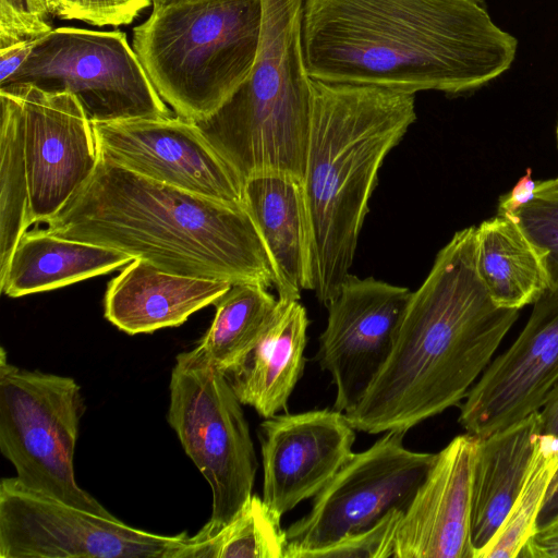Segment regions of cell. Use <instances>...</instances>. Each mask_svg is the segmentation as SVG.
<instances>
[{"mask_svg":"<svg viewBox=\"0 0 558 558\" xmlns=\"http://www.w3.org/2000/svg\"><path fill=\"white\" fill-rule=\"evenodd\" d=\"M10 84L71 93L92 123L173 116L121 31L53 28L0 86Z\"/></svg>","mask_w":558,"mask_h":558,"instance_id":"obj_9","label":"cell"},{"mask_svg":"<svg viewBox=\"0 0 558 558\" xmlns=\"http://www.w3.org/2000/svg\"><path fill=\"white\" fill-rule=\"evenodd\" d=\"M405 433L385 432L369 448L349 458L314 497L311 510L286 530L284 558L364 531L393 509H408L436 453L408 449Z\"/></svg>","mask_w":558,"mask_h":558,"instance_id":"obj_10","label":"cell"},{"mask_svg":"<svg viewBox=\"0 0 558 558\" xmlns=\"http://www.w3.org/2000/svg\"><path fill=\"white\" fill-rule=\"evenodd\" d=\"M257 283H234L214 304V320L194 349L225 374L257 343L272 323L279 300Z\"/></svg>","mask_w":558,"mask_h":558,"instance_id":"obj_24","label":"cell"},{"mask_svg":"<svg viewBox=\"0 0 558 558\" xmlns=\"http://www.w3.org/2000/svg\"><path fill=\"white\" fill-rule=\"evenodd\" d=\"M85 402L68 376L21 368L0 350V449L26 487L116 518L75 481L73 458Z\"/></svg>","mask_w":558,"mask_h":558,"instance_id":"obj_7","label":"cell"},{"mask_svg":"<svg viewBox=\"0 0 558 558\" xmlns=\"http://www.w3.org/2000/svg\"><path fill=\"white\" fill-rule=\"evenodd\" d=\"M0 274L29 226V185L21 110L15 97L0 88Z\"/></svg>","mask_w":558,"mask_h":558,"instance_id":"obj_25","label":"cell"},{"mask_svg":"<svg viewBox=\"0 0 558 558\" xmlns=\"http://www.w3.org/2000/svg\"><path fill=\"white\" fill-rule=\"evenodd\" d=\"M555 135H556V144H557V149H558V122H557V125H556Z\"/></svg>","mask_w":558,"mask_h":558,"instance_id":"obj_39","label":"cell"},{"mask_svg":"<svg viewBox=\"0 0 558 558\" xmlns=\"http://www.w3.org/2000/svg\"><path fill=\"white\" fill-rule=\"evenodd\" d=\"M241 404L226 374L194 349L177 356L168 422L213 492L203 534L230 522L252 496L258 464Z\"/></svg>","mask_w":558,"mask_h":558,"instance_id":"obj_8","label":"cell"},{"mask_svg":"<svg viewBox=\"0 0 558 558\" xmlns=\"http://www.w3.org/2000/svg\"><path fill=\"white\" fill-rule=\"evenodd\" d=\"M92 125L100 157L151 180L243 205V184L194 121L171 116Z\"/></svg>","mask_w":558,"mask_h":558,"instance_id":"obj_14","label":"cell"},{"mask_svg":"<svg viewBox=\"0 0 558 558\" xmlns=\"http://www.w3.org/2000/svg\"><path fill=\"white\" fill-rule=\"evenodd\" d=\"M308 323L300 300H279L270 326L253 349L226 373L241 403L251 405L264 418L287 409L302 376Z\"/></svg>","mask_w":558,"mask_h":558,"instance_id":"obj_20","label":"cell"},{"mask_svg":"<svg viewBox=\"0 0 558 558\" xmlns=\"http://www.w3.org/2000/svg\"><path fill=\"white\" fill-rule=\"evenodd\" d=\"M37 39L24 40L0 48V85L4 84L23 65Z\"/></svg>","mask_w":558,"mask_h":558,"instance_id":"obj_34","label":"cell"},{"mask_svg":"<svg viewBox=\"0 0 558 558\" xmlns=\"http://www.w3.org/2000/svg\"><path fill=\"white\" fill-rule=\"evenodd\" d=\"M410 295L408 288L350 274L326 306L316 360L331 375L336 410L354 409L386 364Z\"/></svg>","mask_w":558,"mask_h":558,"instance_id":"obj_13","label":"cell"},{"mask_svg":"<svg viewBox=\"0 0 558 558\" xmlns=\"http://www.w3.org/2000/svg\"><path fill=\"white\" fill-rule=\"evenodd\" d=\"M37 2L48 12L49 15L53 14V0H37Z\"/></svg>","mask_w":558,"mask_h":558,"instance_id":"obj_38","label":"cell"},{"mask_svg":"<svg viewBox=\"0 0 558 558\" xmlns=\"http://www.w3.org/2000/svg\"><path fill=\"white\" fill-rule=\"evenodd\" d=\"M539 435L537 411L490 435L477 437L471 507L475 555L489 543L509 513Z\"/></svg>","mask_w":558,"mask_h":558,"instance_id":"obj_21","label":"cell"},{"mask_svg":"<svg viewBox=\"0 0 558 558\" xmlns=\"http://www.w3.org/2000/svg\"><path fill=\"white\" fill-rule=\"evenodd\" d=\"M45 225L51 234L114 248L171 274L275 284L269 255L243 205L151 180L102 157Z\"/></svg>","mask_w":558,"mask_h":558,"instance_id":"obj_3","label":"cell"},{"mask_svg":"<svg viewBox=\"0 0 558 558\" xmlns=\"http://www.w3.org/2000/svg\"><path fill=\"white\" fill-rule=\"evenodd\" d=\"M303 8L304 0H262L250 74L220 109L195 122L242 184L266 174L303 179L313 99Z\"/></svg>","mask_w":558,"mask_h":558,"instance_id":"obj_5","label":"cell"},{"mask_svg":"<svg viewBox=\"0 0 558 558\" xmlns=\"http://www.w3.org/2000/svg\"><path fill=\"white\" fill-rule=\"evenodd\" d=\"M558 384V289L546 290L513 343L470 389L459 423L477 437L537 412Z\"/></svg>","mask_w":558,"mask_h":558,"instance_id":"obj_15","label":"cell"},{"mask_svg":"<svg viewBox=\"0 0 558 558\" xmlns=\"http://www.w3.org/2000/svg\"><path fill=\"white\" fill-rule=\"evenodd\" d=\"M415 120V94L313 80L302 186L324 306L350 275L379 169Z\"/></svg>","mask_w":558,"mask_h":558,"instance_id":"obj_4","label":"cell"},{"mask_svg":"<svg viewBox=\"0 0 558 558\" xmlns=\"http://www.w3.org/2000/svg\"><path fill=\"white\" fill-rule=\"evenodd\" d=\"M518 317L477 275L475 227L457 231L411 292L391 354L348 421L369 434L408 432L459 405Z\"/></svg>","mask_w":558,"mask_h":558,"instance_id":"obj_2","label":"cell"},{"mask_svg":"<svg viewBox=\"0 0 558 558\" xmlns=\"http://www.w3.org/2000/svg\"><path fill=\"white\" fill-rule=\"evenodd\" d=\"M0 88L12 93L21 110L32 220L45 223L97 168L100 155L93 125L71 93H49L31 84Z\"/></svg>","mask_w":558,"mask_h":558,"instance_id":"obj_12","label":"cell"},{"mask_svg":"<svg viewBox=\"0 0 558 558\" xmlns=\"http://www.w3.org/2000/svg\"><path fill=\"white\" fill-rule=\"evenodd\" d=\"M280 519L263 498L252 495L218 531L189 537L178 558H284L288 541Z\"/></svg>","mask_w":558,"mask_h":558,"instance_id":"obj_26","label":"cell"},{"mask_svg":"<svg viewBox=\"0 0 558 558\" xmlns=\"http://www.w3.org/2000/svg\"><path fill=\"white\" fill-rule=\"evenodd\" d=\"M513 218L537 248L549 289H558V178L538 181L534 197Z\"/></svg>","mask_w":558,"mask_h":558,"instance_id":"obj_28","label":"cell"},{"mask_svg":"<svg viewBox=\"0 0 558 558\" xmlns=\"http://www.w3.org/2000/svg\"><path fill=\"white\" fill-rule=\"evenodd\" d=\"M558 470V437L539 435L521 489L504 522L475 558H519L537 530L548 487Z\"/></svg>","mask_w":558,"mask_h":558,"instance_id":"obj_27","label":"cell"},{"mask_svg":"<svg viewBox=\"0 0 558 558\" xmlns=\"http://www.w3.org/2000/svg\"><path fill=\"white\" fill-rule=\"evenodd\" d=\"M133 259L124 252L37 227L16 244L0 274V289L10 298L49 291L122 268Z\"/></svg>","mask_w":558,"mask_h":558,"instance_id":"obj_22","label":"cell"},{"mask_svg":"<svg viewBox=\"0 0 558 558\" xmlns=\"http://www.w3.org/2000/svg\"><path fill=\"white\" fill-rule=\"evenodd\" d=\"M243 206L269 255L278 300L315 289L313 240L302 181L258 175L243 184Z\"/></svg>","mask_w":558,"mask_h":558,"instance_id":"obj_18","label":"cell"},{"mask_svg":"<svg viewBox=\"0 0 558 558\" xmlns=\"http://www.w3.org/2000/svg\"><path fill=\"white\" fill-rule=\"evenodd\" d=\"M538 181L533 180L532 169H527L526 173L519 179L514 186L498 199L499 215L511 216L535 195Z\"/></svg>","mask_w":558,"mask_h":558,"instance_id":"obj_33","label":"cell"},{"mask_svg":"<svg viewBox=\"0 0 558 558\" xmlns=\"http://www.w3.org/2000/svg\"><path fill=\"white\" fill-rule=\"evenodd\" d=\"M48 16L37 0H0V48L48 34Z\"/></svg>","mask_w":558,"mask_h":558,"instance_id":"obj_31","label":"cell"},{"mask_svg":"<svg viewBox=\"0 0 558 558\" xmlns=\"http://www.w3.org/2000/svg\"><path fill=\"white\" fill-rule=\"evenodd\" d=\"M558 558V514L537 527L519 558Z\"/></svg>","mask_w":558,"mask_h":558,"instance_id":"obj_32","label":"cell"},{"mask_svg":"<svg viewBox=\"0 0 558 558\" xmlns=\"http://www.w3.org/2000/svg\"><path fill=\"white\" fill-rule=\"evenodd\" d=\"M193 1V0H151L153 9H160L169 5H173L181 2Z\"/></svg>","mask_w":558,"mask_h":558,"instance_id":"obj_37","label":"cell"},{"mask_svg":"<svg viewBox=\"0 0 558 558\" xmlns=\"http://www.w3.org/2000/svg\"><path fill=\"white\" fill-rule=\"evenodd\" d=\"M151 0H53V16L96 26L130 24Z\"/></svg>","mask_w":558,"mask_h":558,"instance_id":"obj_30","label":"cell"},{"mask_svg":"<svg viewBox=\"0 0 558 558\" xmlns=\"http://www.w3.org/2000/svg\"><path fill=\"white\" fill-rule=\"evenodd\" d=\"M263 500L280 518L315 497L353 454L355 429L336 409L260 423Z\"/></svg>","mask_w":558,"mask_h":558,"instance_id":"obj_16","label":"cell"},{"mask_svg":"<svg viewBox=\"0 0 558 558\" xmlns=\"http://www.w3.org/2000/svg\"><path fill=\"white\" fill-rule=\"evenodd\" d=\"M260 29L262 0H193L153 9L132 47L175 116L198 122L245 81Z\"/></svg>","mask_w":558,"mask_h":558,"instance_id":"obj_6","label":"cell"},{"mask_svg":"<svg viewBox=\"0 0 558 558\" xmlns=\"http://www.w3.org/2000/svg\"><path fill=\"white\" fill-rule=\"evenodd\" d=\"M231 286L225 280L171 274L134 258L109 281L105 316L129 335L150 333L183 324L193 313L215 304Z\"/></svg>","mask_w":558,"mask_h":558,"instance_id":"obj_19","label":"cell"},{"mask_svg":"<svg viewBox=\"0 0 558 558\" xmlns=\"http://www.w3.org/2000/svg\"><path fill=\"white\" fill-rule=\"evenodd\" d=\"M403 511L391 510L375 525L350 533L322 548L300 553L296 558H388Z\"/></svg>","mask_w":558,"mask_h":558,"instance_id":"obj_29","label":"cell"},{"mask_svg":"<svg viewBox=\"0 0 558 558\" xmlns=\"http://www.w3.org/2000/svg\"><path fill=\"white\" fill-rule=\"evenodd\" d=\"M302 44L315 81L450 95L497 78L518 47L482 0H304Z\"/></svg>","mask_w":558,"mask_h":558,"instance_id":"obj_1","label":"cell"},{"mask_svg":"<svg viewBox=\"0 0 558 558\" xmlns=\"http://www.w3.org/2000/svg\"><path fill=\"white\" fill-rule=\"evenodd\" d=\"M187 541L185 532L160 535L80 509L16 477L0 482L1 558H178Z\"/></svg>","mask_w":558,"mask_h":558,"instance_id":"obj_11","label":"cell"},{"mask_svg":"<svg viewBox=\"0 0 558 558\" xmlns=\"http://www.w3.org/2000/svg\"><path fill=\"white\" fill-rule=\"evenodd\" d=\"M558 514V470L548 487V492L542 507L537 527L547 523Z\"/></svg>","mask_w":558,"mask_h":558,"instance_id":"obj_36","label":"cell"},{"mask_svg":"<svg viewBox=\"0 0 558 558\" xmlns=\"http://www.w3.org/2000/svg\"><path fill=\"white\" fill-rule=\"evenodd\" d=\"M541 435L558 437V384L549 391L538 410Z\"/></svg>","mask_w":558,"mask_h":558,"instance_id":"obj_35","label":"cell"},{"mask_svg":"<svg viewBox=\"0 0 558 558\" xmlns=\"http://www.w3.org/2000/svg\"><path fill=\"white\" fill-rule=\"evenodd\" d=\"M475 266L500 307L520 310L549 289L537 248L511 216L497 214L475 227Z\"/></svg>","mask_w":558,"mask_h":558,"instance_id":"obj_23","label":"cell"},{"mask_svg":"<svg viewBox=\"0 0 558 558\" xmlns=\"http://www.w3.org/2000/svg\"><path fill=\"white\" fill-rule=\"evenodd\" d=\"M477 436L454 437L434 463L397 527L392 558H475L471 539Z\"/></svg>","mask_w":558,"mask_h":558,"instance_id":"obj_17","label":"cell"}]
</instances>
